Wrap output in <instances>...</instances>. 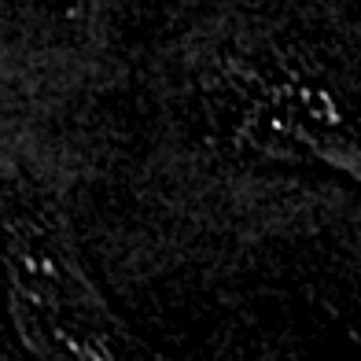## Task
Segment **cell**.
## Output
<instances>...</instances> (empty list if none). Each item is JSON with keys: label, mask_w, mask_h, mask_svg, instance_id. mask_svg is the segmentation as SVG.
<instances>
[{"label": "cell", "mask_w": 361, "mask_h": 361, "mask_svg": "<svg viewBox=\"0 0 361 361\" xmlns=\"http://www.w3.org/2000/svg\"><path fill=\"white\" fill-rule=\"evenodd\" d=\"M233 137L240 147L266 159L324 162L357 177L361 155L350 107L314 67L291 59L247 63L233 78Z\"/></svg>", "instance_id": "2"}, {"label": "cell", "mask_w": 361, "mask_h": 361, "mask_svg": "<svg viewBox=\"0 0 361 361\" xmlns=\"http://www.w3.org/2000/svg\"><path fill=\"white\" fill-rule=\"evenodd\" d=\"M0 269L19 343L44 361H118L144 347L92 281L59 203L34 180L0 188Z\"/></svg>", "instance_id": "1"}]
</instances>
